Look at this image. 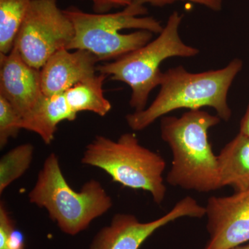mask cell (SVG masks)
<instances>
[{"instance_id": "cell-1", "label": "cell", "mask_w": 249, "mask_h": 249, "mask_svg": "<svg viewBox=\"0 0 249 249\" xmlns=\"http://www.w3.org/2000/svg\"><path fill=\"white\" fill-rule=\"evenodd\" d=\"M243 61L235 58L222 69L199 73L188 71L181 65L163 72L160 90L153 102L144 110L125 116L131 129H146L157 119L179 109L213 108L221 120L229 121L232 110L228 103V93Z\"/></svg>"}, {"instance_id": "cell-2", "label": "cell", "mask_w": 249, "mask_h": 249, "mask_svg": "<svg viewBox=\"0 0 249 249\" xmlns=\"http://www.w3.org/2000/svg\"><path fill=\"white\" fill-rule=\"evenodd\" d=\"M220 121L217 115L201 109L186 111L180 117L161 118L160 137L173 153L166 178L170 185L199 193L222 188L217 155L209 140V129Z\"/></svg>"}, {"instance_id": "cell-3", "label": "cell", "mask_w": 249, "mask_h": 249, "mask_svg": "<svg viewBox=\"0 0 249 249\" xmlns=\"http://www.w3.org/2000/svg\"><path fill=\"white\" fill-rule=\"evenodd\" d=\"M64 12L74 29L67 49L88 51L99 62L116 60L140 48L163 29L158 19L145 16V6L132 3L114 13L90 14L74 6Z\"/></svg>"}, {"instance_id": "cell-4", "label": "cell", "mask_w": 249, "mask_h": 249, "mask_svg": "<svg viewBox=\"0 0 249 249\" xmlns=\"http://www.w3.org/2000/svg\"><path fill=\"white\" fill-rule=\"evenodd\" d=\"M31 204L45 209L64 233L76 235L112 207V199L97 180L83 184L80 191L69 185L58 156L50 154L29 193Z\"/></svg>"}, {"instance_id": "cell-5", "label": "cell", "mask_w": 249, "mask_h": 249, "mask_svg": "<svg viewBox=\"0 0 249 249\" xmlns=\"http://www.w3.org/2000/svg\"><path fill=\"white\" fill-rule=\"evenodd\" d=\"M183 18L182 14L174 11L155 40L113 62L98 65V73L130 88L129 106L134 111L144 110L150 93L160 86L162 62L173 57L192 58L199 53V49L187 45L180 37Z\"/></svg>"}, {"instance_id": "cell-6", "label": "cell", "mask_w": 249, "mask_h": 249, "mask_svg": "<svg viewBox=\"0 0 249 249\" xmlns=\"http://www.w3.org/2000/svg\"><path fill=\"white\" fill-rule=\"evenodd\" d=\"M81 163L103 170L122 186L148 192L157 204L164 201L165 160L157 152L141 145L133 133L121 134L116 141L96 136L87 145Z\"/></svg>"}, {"instance_id": "cell-7", "label": "cell", "mask_w": 249, "mask_h": 249, "mask_svg": "<svg viewBox=\"0 0 249 249\" xmlns=\"http://www.w3.org/2000/svg\"><path fill=\"white\" fill-rule=\"evenodd\" d=\"M73 36V24L57 0H34L14 47L28 65L41 70L53 53L67 49Z\"/></svg>"}, {"instance_id": "cell-8", "label": "cell", "mask_w": 249, "mask_h": 249, "mask_svg": "<svg viewBox=\"0 0 249 249\" xmlns=\"http://www.w3.org/2000/svg\"><path fill=\"white\" fill-rule=\"evenodd\" d=\"M206 210L191 196L178 201L168 213L148 222H142L131 214H116L110 224L93 237L89 249H139L160 228L181 217L201 218Z\"/></svg>"}, {"instance_id": "cell-9", "label": "cell", "mask_w": 249, "mask_h": 249, "mask_svg": "<svg viewBox=\"0 0 249 249\" xmlns=\"http://www.w3.org/2000/svg\"><path fill=\"white\" fill-rule=\"evenodd\" d=\"M205 210L209 238L204 249H231L249 242V188L211 196Z\"/></svg>"}, {"instance_id": "cell-10", "label": "cell", "mask_w": 249, "mask_h": 249, "mask_svg": "<svg viewBox=\"0 0 249 249\" xmlns=\"http://www.w3.org/2000/svg\"><path fill=\"white\" fill-rule=\"evenodd\" d=\"M42 94L40 70L28 65L15 47L0 53V96L19 115L27 114Z\"/></svg>"}, {"instance_id": "cell-11", "label": "cell", "mask_w": 249, "mask_h": 249, "mask_svg": "<svg viewBox=\"0 0 249 249\" xmlns=\"http://www.w3.org/2000/svg\"><path fill=\"white\" fill-rule=\"evenodd\" d=\"M98 62L88 51L60 49L40 70L42 93L48 96L65 93L77 83L95 76Z\"/></svg>"}, {"instance_id": "cell-12", "label": "cell", "mask_w": 249, "mask_h": 249, "mask_svg": "<svg viewBox=\"0 0 249 249\" xmlns=\"http://www.w3.org/2000/svg\"><path fill=\"white\" fill-rule=\"evenodd\" d=\"M77 114L69 106L64 93L42 94L34 107L22 117V129L37 134L46 145L55 138L58 124L76 120Z\"/></svg>"}, {"instance_id": "cell-13", "label": "cell", "mask_w": 249, "mask_h": 249, "mask_svg": "<svg viewBox=\"0 0 249 249\" xmlns=\"http://www.w3.org/2000/svg\"><path fill=\"white\" fill-rule=\"evenodd\" d=\"M222 187L249 188V137L238 133L217 155Z\"/></svg>"}, {"instance_id": "cell-14", "label": "cell", "mask_w": 249, "mask_h": 249, "mask_svg": "<svg viewBox=\"0 0 249 249\" xmlns=\"http://www.w3.org/2000/svg\"><path fill=\"white\" fill-rule=\"evenodd\" d=\"M106 75L98 73L87 78L64 93L69 106L78 114L81 111H89L101 117L107 115L111 104L105 96L103 85Z\"/></svg>"}, {"instance_id": "cell-15", "label": "cell", "mask_w": 249, "mask_h": 249, "mask_svg": "<svg viewBox=\"0 0 249 249\" xmlns=\"http://www.w3.org/2000/svg\"><path fill=\"white\" fill-rule=\"evenodd\" d=\"M34 0H0V53L14 48L18 31Z\"/></svg>"}, {"instance_id": "cell-16", "label": "cell", "mask_w": 249, "mask_h": 249, "mask_svg": "<svg viewBox=\"0 0 249 249\" xmlns=\"http://www.w3.org/2000/svg\"><path fill=\"white\" fill-rule=\"evenodd\" d=\"M34 147L24 143L11 149L0 160V194L30 168L34 158Z\"/></svg>"}, {"instance_id": "cell-17", "label": "cell", "mask_w": 249, "mask_h": 249, "mask_svg": "<svg viewBox=\"0 0 249 249\" xmlns=\"http://www.w3.org/2000/svg\"><path fill=\"white\" fill-rule=\"evenodd\" d=\"M22 129V116L11 103L0 96V148H4L11 139L18 137Z\"/></svg>"}, {"instance_id": "cell-18", "label": "cell", "mask_w": 249, "mask_h": 249, "mask_svg": "<svg viewBox=\"0 0 249 249\" xmlns=\"http://www.w3.org/2000/svg\"><path fill=\"white\" fill-rule=\"evenodd\" d=\"M224 0H132V4L145 6L150 5L155 7H163L178 1H191L194 4L204 6L211 11H220Z\"/></svg>"}, {"instance_id": "cell-19", "label": "cell", "mask_w": 249, "mask_h": 249, "mask_svg": "<svg viewBox=\"0 0 249 249\" xmlns=\"http://www.w3.org/2000/svg\"><path fill=\"white\" fill-rule=\"evenodd\" d=\"M86 1V0H80ZM92 4L93 11L96 14H107L111 10L126 7L132 4V0H87Z\"/></svg>"}, {"instance_id": "cell-20", "label": "cell", "mask_w": 249, "mask_h": 249, "mask_svg": "<svg viewBox=\"0 0 249 249\" xmlns=\"http://www.w3.org/2000/svg\"><path fill=\"white\" fill-rule=\"evenodd\" d=\"M239 133L244 134V135L249 137V103L245 115L241 120L240 132Z\"/></svg>"}, {"instance_id": "cell-21", "label": "cell", "mask_w": 249, "mask_h": 249, "mask_svg": "<svg viewBox=\"0 0 249 249\" xmlns=\"http://www.w3.org/2000/svg\"><path fill=\"white\" fill-rule=\"evenodd\" d=\"M231 249H249V243L238 246V247H235V248H232Z\"/></svg>"}]
</instances>
